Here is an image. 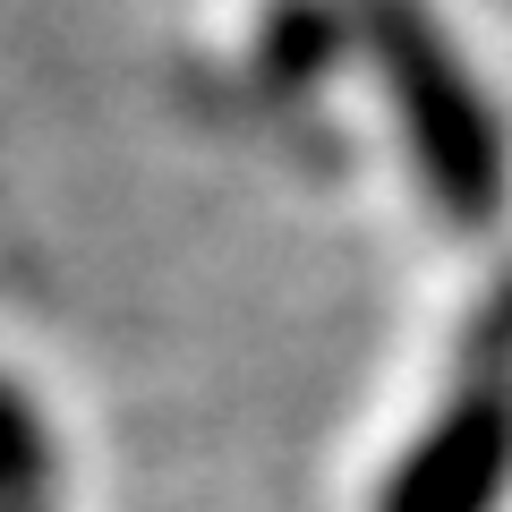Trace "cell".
<instances>
[{
    "label": "cell",
    "mask_w": 512,
    "mask_h": 512,
    "mask_svg": "<svg viewBox=\"0 0 512 512\" xmlns=\"http://www.w3.org/2000/svg\"><path fill=\"white\" fill-rule=\"evenodd\" d=\"M333 35H342V26H333L325 18V9H299V0H291V9H282V18H274V60H282V69H325V52H333Z\"/></svg>",
    "instance_id": "cell-3"
},
{
    "label": "cell",
    "mask_w": 512,
    "mask_h": 512,
    "mask_svg": "<svg viewBox=\"0 0 512 512\" xmlns=\"http://www.w3.org/2000/svg\"><path fill=\"white\" fill-rule=\"evenodd\" d=\"M512 470V410L495 393H470L461 410H444L427 427V444L402 461L384 512H495Z\"/></svg>",
    "instance_id": "cell-2"
},
{
    "label": "cell",
    "mask_w": 512,
    "mask_h": 512,
    "mask_svg": "<svg viewBox=\"0 0 512 512\" xmlns=\"http://www.w3.org/2000/svg\"><path fill=\"white\" fill-rule=\"evenodd\" d=\"M367 26H376V60L402 94V128L419 146V171L461 222H487L504 205V137H495V111L478 103L470 69L453 60V43L427 26L419 0H367Z\"/></svg>",
    "instance_id": "cell-1"
}]
</instances>
